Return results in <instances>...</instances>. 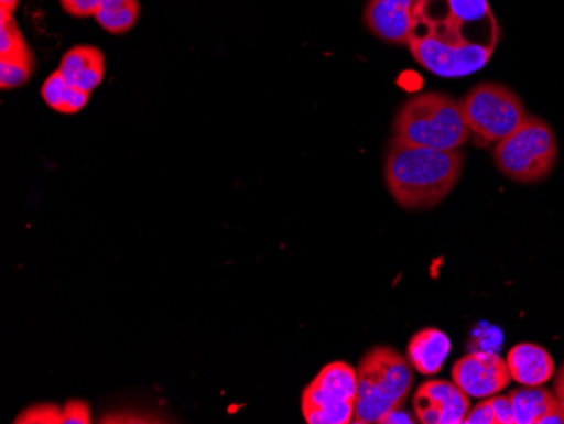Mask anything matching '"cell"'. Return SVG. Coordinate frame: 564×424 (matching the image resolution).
I'll use <instances>...</instances> for the list:
<instances>
[{
    "mask_svg": "<svg viewBox=\"0 0 564 424\" xmlns=\"http://www.w3.org/2000/svg\"><path fill=\"white\" fill-rule=\"evenodd\" d=\"M15 423L63 424V407L56 406V404H37L28 411H22L15 417Z\"/></svg>",
    "mask_w": 564,
    "mask_h": 424,
    "instance_id": "obj_19",
    "label": "cell"
},
{
    "mask_svg": "<svg viewBox=\"0 0 564 424\" xmlns=\"http://www.w3.org/2000/svg\"><path fill=\"white\" fill-rule=\"evenodd\" d=\"M91 423L90 406L85 401L72 399L63 406V424Z\"/></svg>",
    "mask_w": 564,
    "mask_h": 424,
    "instance_id": "obj_20",
    "label": "cell"
},
{
    "mask_svg": "<svg viewBox=\"0 0 564 424\" xmlns=\"http://www.w3.org/2000/svg\"><path fill=\"white\" fill-rule=\"evenodd\" d=\"M357 370L347 362H332L319 370L301 399L307 424H348L354 421Z\"/></svg>",
    "mask_w": 564,
    "mask_h": 424,
    "instance_id": "obj_7",
    "label": "cell"
},
{
    "mask_svg": "<svg viewBox=\"0 0 564 424\" xmlns=\"http://www.w3.org/2000/svg\"><path fill=\"white\" fill-rule=\"evenodd\" d=\"M494 161L510 182H543L556 166V135L543 119L529 116L518 131L497 142Z\"/></svg>",
    "mask_w": 564,
    "mask_h": 424,
    "instance_id": "obj_5",
    "label": "cell"
},
{
    "mask_svg": "<svg viewBox=\"0 0 564 424\" xmlns=\"http://www.w3.org/2000/svg\"><path fill=\"white\" fill-rule=\"evenodd\" d=\"M101 0H59L63 11L72 18H95Z\"/></svg>",
    "mask_w": 564,
    "mask_h": 424,
    "instance_id": "obj_21",
    "label": "cell"
},
{
    "mask_svg": "<svg viewBox=\"0 0 564 424\" xmlns=\"http://www.w3.org/2000/svg\"><path fill=\"white\" fill-rule=\"evenodd\" d=\"M465 154L459 149L438 151L392 138L383 161L389 193L405 210L436 207L458 185Z\"/></svg>",
    "mask_w": 564,
    "mask_h": 424,
    "instance_id": "obj_2",
    "label": "cell"
},
{
    "mask_svg": "<svg viewBox=\"0 0 564 424\" xmlns=\"http://www.w3.org/2000/svg\"><path fill=\"white\" fill-rule=\"evenodd\" d=\"M554 395H556L557 401H560L561 410H563L564 414V366L561 367L556 379H554Z\"/></svg>",
    "mask_w": 564,
    "mask_h": 424,
    "instance_id": "obj_24",
    "label": "cell"
},
{
    "mask_svg": "<svg viewBox=\"0 0 564 424\" xmlns=\"http://www.w3.org/2000/svg\"><path fill=\"white\" fill-rule=\"evenodd\" d=\"M499 34L487 0H421L408 46L436 77L462 78L490 62Z\"/></svg>",
    "mask_w": 564,
    "mask_h": 424,
    "instance_id": "obj_1",
    "label": "cell"
},
{
    "mask_svg": "<svg viewBox=\"0 0 564 424\" xmlns=\"http://www.w3.org/2000/svg\"><path fill=\"white\" fill-rule=\"evenodd\" d=\"M452 379L468 398L485 399L499 394L510 384L507 360L492 350H475L456 360Z\"/></svg>",
    "mask_w": 564,
    "mask_h": 424,
    "instance_id": "obj_8",
    "label": "cell"
},
{
    "mask_svg": "<svg viewBox=\"0 0 564 424\" xmlns=\"http://www.w3.org/2000/svg\"><path fill=\"white\" fill-rule=\"evenodd\" d=\"M141 18L139 0H101L95 21L110 34H126Z\"/></svg>",
    "mask_w": 564,
    "mask_h": 424,
    "instance_id": "obj_16",
    "label": "cell"
},
{
    "mask_svg": "<svg viewBox=\"0 0 564 424\" xmlns=\"http://www.w3.org/2000/svg\"><path fill=\"white\" fill-rule=\"evenodd\" d=\"M470 134L485 142H499L518 131L528 119L521 97L502 84L485 81L459 100Z\"/></svg>",
    "mask_w": 564,
    "mask_h": 424,
    "instance_id": "obj_6",
    "label": "cell"
},
{
    "mask_svg": "<svg viewBox=\"0 0 564 424\" xmlns=\"http://www.w3.org/2000/svg\"><path fill=\"white\" fill-rule=\"evenodd\" d=\"M449 350H452V341L448 335L443 334L438 328H424L409 341V363L423 376H434L445 366Z\"/></svg>",
    "mask_w": 564,
    "mask_h": 424,
    "instance_id": "obj_14",
    "label": "cell"
},
{
    "mask_svg": "<svg viewBox=\"0 0 564 424\" xmlns=\"http://www.w3.org/2000/svg\"><path fill=\"white\" fill-rule=\"evenodd\" d=\"M383 423H414V421L411 420L408 414L402 413L401 407H399L394 413L389 414V416L383 420Z\"/></svg>",
    "mask_w": 564,
    "mask_h": 424,
    "instance_id": "obj_25",
    "label": "cell"
},
{
    "mask_svg": "<svg viewBox=\"0 0 564 424\" xmlns=\"http://www.w3.org/2000/svg\"><path fill=\"white\" fill-rule=\"evenodd\" d=\"M421 0H370L364 11L367 30L391 44L408 46Z\"/></svg>",
    "mask_w": 564,
    "mask_h": 424,
    "instance_id": "obj_10",
    "label": "cell"
},
{
    "mask_svg": "<svg viewBox=\"0 0 564 424\" xmlns=\"http://www.w3.org/2000/svg\"><path fill=\"white\" fill-rule=\"evenodd\" d=\"M490 403H492L494 411H496L497 423L514 424V406H512L510 395H490Z\"/></svg>",
    "mask_w": 564,
    "mask_h": 424,
    "instance_id": "obj_23",
    "label": "cell"
},
{
    "mask_svg": "<svg viewBox=\"0 0 564 424\" xmlns=\"http://www.w3.org/2000/svg\"><path fill=\"white\" fill-rule=\"evenodd\" d=\"M510 378L525 388H535L551 381L554 376V360L546 348L534 344H519L507 354Z\"/></svg>",
    "mask_w": 564,
    "mask_h": 424,
    "instance_id": "obj_12",
    "label": "cell"
},
{
    "mask_svg": "<svg viewBox=\"0 0 564 424\" xmlns=\"http://www.w3.org/2000/svg\"><path fill=\"white\" fill-rule=\"evenodd\" d=\"M394 138L423 148L453 151L470 139L458 100L440 91L409 98L395 113Z\"/></svg>",
    "mask_w": 564,
    "mask_h": 424,
    "instance_id": "obj_4",
    "label": "cell"
},
{
    "mask_svg": "<svg viewBox=\"0 0 564 424\" xmlns=\"http://www.w3.org/2000/svg\"><path fill=\"white\" fill-rule=\"evenodd\" d=\"M34 53L24 52L21 55L4 56L0 58V87L2 90L22 87L33 77Z\"/></svg>",
    "mask_w": 564,
    "mask_h": 424,
    "instance_id": "obj_17",
    "label": "cell"
},
{
    "mask_svg": "<svg viewBox=\"0 0 564 424\" xmlns=\"http://www.w3.org/2000/svg\"><path fill=\"white\" fill-rule=\"evenodd\" d=\"M58 72L73 87L91 94L106 78V55L90 44H78L63 55Z\"/></svg>",
    "mask_w": 564,
    "mask_h": 424,
    "instance_id": "obj_11",
    "label": "cell"
},
{
    "mask_svg": "<svg viewBox=\"0 0 564 424\" xmlns=\"http://www.w3.org/2000/svg\"><path fill=\"white\" fill-rule=\"evenodd\" d=\"M465 424H499L497 423L496 411H494L490 398H485L484 401L471 407L464 420Z\"/></svg>",
    "mask_w": 564,
    "mask_h": 424,
    "instance_id": "obj_22",
    "label": "cell"
},
{
    "mask_svg": "<svg viewBox=\"0 0 564 424\" xmlns=\"http://www.w3.org/2000/svg\"><path fill=\"white\" fill-rule=\"evenodd\" d=\"M355 414L351 423L379 424L404 404L413 370L391 347H376L360 360Z\"/></svg>",
    "mask_w": 564,
    "mask_h": 424,
    "instance_id": "obj_3",
    "label": "cell"
},
{
    "mask_svg": "<svg viewBox=\"0 0 564 424\" xmlns=\"http://www.w3.org/2000/svg\"><path fill=\"white\" fill-rule=\"evenodd\" d=\"M455 382L426 381L414 394V411L423 424H462L470 401Z\"/></svg>",
    "mask_w": 564,
    "mask_h": 424,
    "instance_id": "obj_9",
    "label": "cell"
},
{
    "mask_svg": "<svg viewBox=\"0 0 564 424\" xmlns=\"http://www.w3.org/2000/svg\"><path fill=\"white\" fill-rule=\"evenodd\" d=\"M21 0H0V12L6 14H14Z\"/></svg>",
    "mask_w": 564,
    "mask_h": 424,
    "instance_id": "obj_26",
    "label": "cell"
},
{
    "mask_svg": "<svg viewBox=\"0 0 564 424\" xmlns=\"http://www.w3.org/2000/svg\"><path fill=\"white\" fill-rule=\"evenodd\" d=\"M514 406V424H547L564 423L563 410L556 395L547 389H518L510 394Z\"/></svg>",
    "mask_w": 564,
    "mask_h": 424,
    "instance_id": "obj_13",
    "label": "cell"
},
{
    "mask_svg": "<svg viewBox=\"0 0 564 424\" xmlns=\"http://www.w3.org/2000/svg\"><path fill=\"white\" fill-rule=\"evenodd\" d=\"M90 95L88 91L73 87L58 69L51 73L41 87V97H43L44 104L55 112L66 113V116L80 112L90 100Z\"/></svg>",
    "mask_w": 564,
    "mask_h": 424,
    "instance_id": "obj_15",
    "label": "cell"
},
{
    "mask_svg": "<svg viewBox=\"0 0 564 424\" xmlns=\"http://www.w3.org/2000/svg\"><path fill=\"white\" fill-rule=\"evenodd\" d=\"M0 43H2L0 44V58L30 52V44H28L24 34L19 30L14 14L0 12Z\"/></svg>",
    "mask_w": 564,
    "mask_h": 424,
    "instance_id": "obj_18",
    "label": "cell"
}]
</instances>
